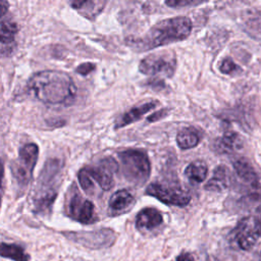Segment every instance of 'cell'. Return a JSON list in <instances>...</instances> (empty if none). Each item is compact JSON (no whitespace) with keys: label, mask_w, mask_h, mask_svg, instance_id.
<instances>
[{"label":"cell","mask_w":261,"mask_h":261,"mask_svg":"<svg viewBox=\"0 0 261 261\" xmlns=\"http://www.w3.org/2000/svg\"><path fill=\"white\" fill-rule=\"evenodd\" d=\"M90 0H72L71 1V7L73 9H81L84 7Z\"/></svg>","instance_id":"cell-29"},{"label":"cell","mask_w":261,"mask_h":261,"mask_svg":"<svg viewBox=\"0 0 261 261\" xmlns=\"http://www.w3.org/2000/svg\"><path fill=\"white\" fill-rule=\"evenodd\" d=\"M243 147V141L240 135L233 130H225L223 135L216 139L213 144V149L215 152L220 154L232 153L240 150Z\"/></svg>","instance_id":"cell-14"},{"label":"cell","mask_w":261,"mask_h":261,"mask_svg":"<svg viewBox=\"0 0 261 261\" xmlns=\"http://www.w3.org/2000/svg\"><path fill=\"white\" fill-rule=\"evenodd\" d=\"M146 84L148 85V87H151L152 89H154V90H156V91H162V90H164V88H165L164 82L161 81V80H159V79H153V80L147 82Z\"/></svg>","instance_id":"cell-28"},{"label":"cell","mask_w":261,"mask_h":261,"mask_svg":"<svg viewBox=\"0 0 261 261\" xmlns=\"http://www.w3.org/2000/svg\"><path fill=\"white\" fill-rule=\"evenodd\" d=\"M62 169L63 163L59 159L51 158L46 161L32 192V203L36 213H45L51 210L58 194Z\"/></svg>","instance_id":"cell-3"},{"label":"cell","mask_w":261,"mask_h":261,"mask_svg":"<svg viewBox=\"0 0 261 261\" xmlns=\"http://www.w3.org/2000/svg\"><path fill=\"white\" fill-rule=\"evenodd\" d=\"M201 137V133L198 128L194 126H187L177 133L176 144L181 150L192 149L200 143Z\"/></svg>","instance_id":"cell-19"},{"label":"cell","mask_w":261,"mask_h":261,"mask_svg":"<svg viewBox=\"0 0 261 261\" xmlns=\"http://www.w3.org/2000/svg\"><path fill=\"white\" fill-rule=\"evenodd\" d=\"M96 68V64L92 63V62H84L82 64H80L76 68L75 71L81 74V75H88L90 72L94 71V69Z\"/></svg>","instance_id":"cell-25"},{"label":"cell","mask_w":261,"mask_h":261,"mask_svg":"<svg viewBox=\"0 0 261 261\" xmlns=\"http://www.w3.org/2000/svg\"><path fill=\"white\" fill-rule=\"evenodd\" d=\"M167 115H168V109H166V108L160 109V110H158V111L152 113L151 115H149V116L147 117V121H148V122H154V121H157V120H159V119L164 118V117L167 116Z\"/></svg>","instance_id":"cell-26"},{"label":"cell","mask_w":261,"mask_h":261,"mask_svg":"<svg viewBox=\"0 0 261 261\" xmlns=\"http://www.w3.org/2000/svg\"><path fill=\"white\" fill-rule=\"evenodd\" d=\"M119 166L123 177L135 187H142L150 176L151 164L146 152L128 149L118 153Z\"/></svg>","instance_id":"cell-4"},{"label":"cell","mask_w":261,"mask_h":261,"mask_svg":"<svg viewBox=\"0 0 261 261\" xmlns=\"http://www.w3.org/2000/svg\"><path fill=\"white\" fill-rule=\"evenodd\" d=\"M38 156L39 147L34 143H29L19 149L18 157L11 162L10 170L18 188H25L32 179Z\"/></svg>","instance_id":"cell-5"},{"label":"cell","mask_w":261,"mask_h":261,"mask_svg":"<svg viewBox=\"0 0 261 261\" xmlns=\"http://www.w3.org/2000/svg\"><path fill=\"white\" fill-rule=\"evenodd\" d=\"M8 9V2L6 0H1V16L4 17Z\"/></svg>","instance_id":"cell-31"},{"label":"cell","mask_w":261,"mask_h":261,"mask_svg":"<svg viewBox=\"0 0 261 261\" xmlns=\"http://www.w3.org/2000/svg\"><path fill=\"white\" fill-rule=\"evenodd\" d=\"M135 204L134 196L127 190L116 191L109 199L108 206L112 214L124 213Z\"/></svg>","instance_id":"cell-18"},{"label":"cell","mask_w":261,"mask_h":261,"mask_svg":"<svg viewBox=\"0 0 261 261\" xmlns=\"http://www.w3.org/2000/svg\"><path fill=\"white\" fill-rule=\"evenodd\" d=\"M258 238L253 218H243L230 232V239L241 250L249 251L253 248Z\"/></svg>","instance_id":"cell-11"},{"label":"cell","mask_w":261,"mask_h":261,"mask_svg":"<svg viewBox=\"0 0 261 261\" xmlns=\"http://www.w3.org/2000/svg\"><path fill=\"white\" fill-rule=\"evenodd\" d=\"M27 86L36 98L46 104H65L72 101L76 94V87L70 75L59 70L35 72Z\"/></svg>","instance_id":"cell-1"},{"label":"cell","mask_w":261,"mask_h":261,"mask_svg":"<svg viewBox=\"0 0 261 261\" xmlns=\"http://www.w3.org/2000/svg\"><path fill=\"white\" fill-rule=\"evenodd\" d=\"M209 0H165V4L171 8H182L203 4Z\"/></svg>","instance_id":"cell-24"},{"label":"cell","mask_w":261,"mask_h":261,"mask_svg":"<svg viewBox=\"0 0 261 261\" xmlns=\"http://www.w3.org/2000/svg\"><path fill=\"white\" fill-rule=\"evenodd\" d=\"M232 166L237 175L251 189L258 190L261 188L260 176L255 167L247 158L241 157L233 160Z\"/></svg>","instance_id":"cell-12"},{"label":"cell","mask_w":261,"mask_h":261,"mask_svg":"<svg viewBox=\"0 0 261 261\" xmlns=\"http://www.w3.org/2000/svg\"><path fill=\"white\" fill-rule=\"evenodd\" d=\"M208 173V166L202 160L191 162L185 169V175L193 182L200 184L205 180Z\"/></svg>","instance_id":"cell-20"},{"label":"cell","mask_w":261,"mask_h":261,"mask_svg":"<svg viewBox=\"0 0 261 261\" xmlns=\"http://www.w3.org/2000/svg\"><path fill=\"white\" fill-rule=\"evenodd\" d=\"M176 69V56L174 51L165 50L151 53L141 59L139 71L145 75H163L172 77Z\"/></svg>","instance_id":"cell-6"},{"label":"cell","mask_w":261,"mask_h":261,"mask_svg":"<svg viewBox=\"0 0 261 261\" xmlns=\"http://www.w3.org/2000/svg\"><path fill=\"white\" fill-rule=\"evenodd\" d=\"M245 22L250 30L256 32L257 34H261V12L260 11H248L247 16L245 17Z\"/></svg>","instance_id":"cell-22"},{"label":"cell","mask_w":261,"mask_h":261,"mask_svg":"<svg viewBox=\"0 0 261 261\" xmlns=\"http://www.w3.org/2000/svg\"><path fill=\"white\" fill-rule=\"evenodd\" d=\"M253 222H254V225H255L258 236H261V206L257 207L254 217H253Z\"/></svg>","instance_id":"cell-27"},{"label":"cell","mask_w":261,"mask_h":261,"mask_svg":"<svg viewBox=\"0 0 261 261\" xmlns=\"http://www.w3.org/2000/svg\"><path fill=\"white\" fill-rule=\"evenodd\" d=\"M65 212L68 217L83 224H91L98 220L94 204L83 197L74 185L67 193Z\"/></svg>","instance_id":"cell-7"},{"label":"cell","mask_w":261,"mask_h":261,"mask_svg":"<svg viewBox=\"0 0 261 261\" xmlns=\"http://www.w3.org/2000/svg\"><path fill=\"white\" fill-rule=\"evenodd\" d=\"M118 163L112 158L102 159L98 165L84 167L91 180L96 181L103 191H109L113 185V172L118 169Z\"/></svg>","instance_id":"cell-10"},{"label":"cell","mask_w":261,"mask_h":261,"mask_svg":"<svg viewBox=\"0 0 261 261\" xmlns=\"http://www.w3.org/2000/svg\"><path fill=\"white\" fill-rule=\"evenodd\" d=\"M176 261H194V257L192 254L184 252L176 257Z\"/></svg>","instance_id":"cell-30"},{"label":"cell","mask_w":261,"mask_h":261,"mask_svg":"<svg viewBox=\"0 0 261 261\" xmlns=\"http://www.w3.org/2000/svg\"><path fill=\"white\" fill-rule=\"evenodd\" d=\"M219 70L223 74L234 75L241 72V67L229 57H225L219 64Z\"/></svg>","instance_id":"cell-23"},{"label":"cell","mask_w":261,"mask_h":261,"mask_svg":"<svg viewBox=\"0 0 261 261\" xmlns=\"http://www.w3.org/2000/svg\"><path fill=\"white\" fill-rule=\"evenodd\" d=\"M163 223L162 214L155 208H144L136 217V227L138 229L152 230Z\"/></svg>","instance_id":"cell-16"},{"label":"cell","mask_w":261,"mask_h":261,"mask_svg":"<svg viewBox=\"0 0 261 261\" xmlns=\"http://www.w3.org/2000/svg\"><path fill=\"white\" fill-rule=\"evenodd\" d=\"M193 24L187 16H175L160 20L145 35L129 39L127 45L137 52L149 51L164 45L186 40L192 33Z\"/></svg>","instance_id":"cell-2"},{"label":"cell","mask_w":261,"mask_h":261,"mask_svg":"<svg viewBox=\"0 0 261 261\" xmlns=\"http://www.w3.org/2000/svg\"><path fill=\"white\" fill-rule=\"evenodd\" d=\"M17 32H18V28L16 22L2 17L1 27H0V45H1V55L3 57L8 56L13 52L16 45L15 37Z\"/></svg>","instance_id":"cell-13"},{"label":"cell","mask_w":261,"mask_h":261,"mask_svg":"<svg viewBox=\"0 0 261 261\" xmlns=\"http://www.w3.org/2000/svg\"><path fill=\"white\" fill-rule=\"evenodd\" d=\"M63 234L70 241L90 249H101L111 246L115 242V232L110 228L93 231H66Z\"/></svg>","instance_id":"cell-9"},{"label":"cell","mask_w":261,"mask_h":261,"mask_svg":"<svg viewBox=\"0 0 261 261\" xmlns=\"http://www.w3.org/2000/svg\"><path fill=\"white\" fill-rule=\"evenodd\" d=\"M1 256L11 259L13 261H29L30 256L25 253L24 249L15 244H1Z\"/></svg>","instance_id":"cell-21"},{"label":"cell","mask_w":261,"mask_h":261,"mask_svg":"<svg viewBox=\"0 0 261 261\" xmlns=\"http://www.w3.org/2000/svg\"><path fill=\"white\" fill-rule=\"evenodd\" d=\"M231 182V174L225 165H218L211 178L206 182L205 190L210 192H222L226 190Z\"/></svg>","instance_id":"cell-17"},{"label":"cell","mask_w":261,"mask_h":261,"mask_svg":"<svg viewBox=\"0 0 261 261\" xmlns=\"http://www.w3.org/2000/svg\"><path fill=\"white\" fill-rule=\"evenodd\" d=\"M146 194L155 197L166 205L187 206L191 201L190 194L178 185L152 182L146 189Z\"/></svg>","instance_id":"cell-8"},{"label":"cell","mask_w":261,"mask_h":261,"mask_svg":"<svg viewBox=\"0 0 261 261\" xmlns=\"http://www.w3.org/2000/svg\"><path fill=\"white\" fill-rule=\"evenodd\" d=\"M158 105V101H149V102H145L141 105L135 106L132 109H129L128 111H126L125 113H123L116 121L115 123V128H120V127H124L130 123H134L136 121H138L139 119H141L147 112H149L150 110L154 109L156 106Z\"/></svg>","instance_id":"cell-15"}]
</instances>
